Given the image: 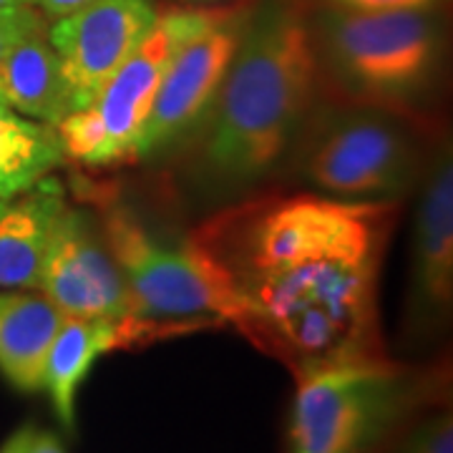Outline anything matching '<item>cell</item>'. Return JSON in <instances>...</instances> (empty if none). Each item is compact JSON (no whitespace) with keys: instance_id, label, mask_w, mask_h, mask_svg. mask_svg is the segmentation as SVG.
<instances>
[{"instance_id":"cell-1","label":"cell","mask_w":453,"mask_h":453,"mask_svg":"<svg viewBox=\"0 0 453 453\" xmlns=\"http://www.w3.org/2000/svg\"><path fill=\"white\" fill-rule=\"evenodd\" d=\"M395 199L259 195L187 237L240 303L234 327L295 372L378 360V280Z\"/></svg>"},{"instance_id":"cell-2","label":"cell","mask_w":453,"mask_h":453,"mask_svg":"<svg viewBox=\"0 0 453 453\" xmlns=\"http://www.w3.org/2000/svg\"><path fill=\"white\" fill-rule=\"evenodd\" d=\"M318 81L320 65L303 8L292 0L250 8L217 96L181 139L192 177L217 195L270 177L312 111Z\"/></svg>"},{"instance_id":"cell-3","label":"cell","mask_w":453,"mask_h":453,"mask_svg":"<svg viewBox=\"0 0 453 453\" xmlns=\"http://www.w3.org/2000/svg\"><path fill=\"white\" fill-rule=\"evenodd\" d=\"M320 73L356 104L411 106L436 83L443 26L434 11H327L308 20Z\"/></svg>"},{"instance_id":"cell-4","label":"cell","mask_w":453,"mask_h":453,"mask_svg":"<svg viewBox=\"0 0 453 453\" xmlns=\"http://www.w3.org/2000/svg\"><path fill=\"white\" fill-rule=\"evenodd\" d=\"M232 8H166L154 28L98 91V96L56 127L68 159L116 166L134 159V144L174 56L196 35L222 23Z\"/></svg>"},{"instance_id":"cell-5","label":"cell","mask_w":453,"mask_h":453,"mask_svg":"<svg viewBox=\"0 0 453 453\" xmlns=\"http://www.w3.org/2000/svg\"><path fill=\"white\" fill-rule=\"evenodd\" d=\"M292 149L300 177L340 199H393L421 174L418 146L403 124L363 104L310 111Z\"/></svg>"},{"instance_id":"cell-6","label":"cell","mask_w":453,"mask_h":453,"mask_svg":"<svg viewBox=\"0 0 453 453\" xmlns=\"http://www.w3.org/2000/svg\"><path fill=\"white\" fill-rule=\"evenodd\" d=\"M98 226L127 280L136 320L217 315L234 325L240 315L234 292L189 240L179 247L159 242L124 204H109Z\"/></svg>"},{"instance_id":"cell-7","label":"cell","mask_w":453,"mask_h":453,"mask_svg":"<svg viewBox=\"0 0 453 453\" xmlns=\"http://www.w3.org/2000/svg\"><path fill=\"white\" fill-rule=\"evenodd\" d=\"M403 371L353 360L297 372L292 453H363L403 411Z\"/></svg>"},{"instance_id":"cell-8","label":"cell","mask_w":453,"mask_h":453,"mask_svg":"<svg viewBox=\"0 0 453 453\" xmlns=\"http://www.w3.org/2000/svg\"><path fill=\"white\" fill-rule=\"evenodd\" d=\"M38 292L49 297L64 318L136 320L134 300L98 219L68 204L56 225Z\"/></svg>"},{"instance_id":"cell-9","label":"cell","mask_w":453,"mask_h":453,"mask_svg":"<svg viewBox=\"0 0 453 453\" xmlns=\"http://www.w3.org/2000/svg\"><path fill=\"white\" fill-rule=\"evenodd\" d=\"M247 13L250 5H237L222 23L196 35L174 56L146 113L131 162L159 157L195 129L219 91L240 43Z\"/></svg>"},{"instance_id":"cell-10","label":"cell","mask_w":453,"mask_h":453,"mask_svg":"<svg viewBox=\"0 0 453 453\" xmlns=\"http://www.w3.org/2000/svg\"><path fill=\"white\" fill-rule=\"evenodd\" d=\"M151 0H96L49 23V43L64 68L71 109H86L157 23ZM71 111V113H73Z\"/></svg>"},{"instance_id":"cell-11","label":"cell","mask_w":453,"mask_h":453,"mask_svg":"<svg viewBox=\"0 0 453 453\" xmlns=\"http://www.w3.org/2000/svg\"><path fill=\"white\" fill-rule=\"evenodd\" d=\"M65 207V184L53 174L20 195L0 199V290H38Z\"/></svg>"},{"instance_id":"cell-12","label":"cell","mask_w":453,"mask_h":453,"mask_svg":"<svg viewBox=\"0 0 453 453\" xmlns=\"http://www.w3.org/2000/svg\"><path fill=\"white\" fill-rule=\"evenodd\" d=\"M149 330H154V323L146 320L64 318L46 357L43 390L65 434L76 431V398L98 357L142 340Z\"/></svg>"},{"instance_id":"cell-13","label":"cell","mask_w":453,"mask_h":453,"mask_svg":"<svg viewBox=\"0 0 453 453\" xmlns=\"http://www.w3.org/2000/svg\"><path fill=\"white\" fill-rule=\"evenodd\" d=\"M413 288L418 308L428 315H449L453 300V162L441 149L426 179L413 244Z\"/></svg>"},{"instance_id":"cell-14","label":"cell","mask_w":453,"mask_h":453,"mask_svg":"<svg viewBox=\"0 0 453 453\" xmlns=\"http://www.w3.org/2000/svg\"><path fill=\"white\" fill-rule=\"evenodd\" d=\"M61 310L38 290H0V375L20 393L43 390L50 342Z\"/></svg>"},{"instance_id":"cell-15","label":"cell","mask_w":453,"mask_h":453,"mask_svg":"<svg viewBox=\"0 0 453 453\" xmlns=\"http://www.w3.org/2000/svg\"><path fill=\"white\" fill-rule=\"evenodd\" d=\"M0 98L33 121L58 127L71 116V94L64 68L46 33L31 35L0 61Z\"/></svg>"},{"instance_id":"cell-16","label":"cell","mask_w":453,"mask_h":453,"mask_svg":"<svg viewBox=\"0 0 453 453\" xmlns=\"http://www.w3.org/2000/svg\"><path fill=\"white\" fill-rule=\"evenodd\" d=\"M68 162L61 134L0 98V199L16 196Z\"/></svg>"},{"instance_id":"cell-17","label":"cell","mask_w":453,"mask_h":453,"mask_svg":"<svg viewBox=\"0 0 453 453\" xmlns=\"http://www.w3.org/2000/svg\"><path fill=\"white\" fill-rule=\"evenodd\" d=\"M49 31V18L33 5H0V61L20 41Z\"/></svg>"},{"instance_id":"cell-18","label":"cell","mask_w":453,"mask_h":453,"mask_svg":"<svg viewBox=\"0 0 453 453\" xmlns=\"http://www.w3.org/2000/svg\"><path fill=\"white\" fill-rule=\"evenodd\" d=\"M398 453H453L451 413H438L413 428Z\"/></svg>"},{"instance_id":"cell-19","label":"cell","mask_w":453,"mask_h":453,"mask_svg":"<svg viewBox=\"0 0 453 453\" xmlns=\"http://www.w3.org/2000/svg\"><path fill=\"white\" fill-rule=\"evenodd\" d=\"M327 11L388 13V11H436L441 0H318Z\"/></svg>"},{"instance_id":"cell-20","label":"cell","mask_w":453,"mask_h":453,"mask_svg":"<svg viewBox=\"0 0 453 453\" xmlns=\"http://www.w3.org/2000/svg\"><path fill=\"white\" fill-rule=\"evenodd\" d=\"M26 3L38 8L49 20H58V18L71 16V13L81 11V8L96 3V0H26Z\"/></svg>"},{"instance_id":"cell-21","label":"cell","mask_w":453,"mask_h":453,"mask_svg":"<svg viewBox=\"0 0 453 453\" xmlns=\"http://www.w3.org/2000/svg\"><path fill=\"white\" fill-rule=\"evenodd\" d=\"M33 426H23L13 431L11 436L3 441L0 446V453H31V438H33Z\"/></svg>"},{"instance_id":"cell-22","label":"cell","mask_w":453,"mask_h":453,"mask_svg":"<svg viewBox=\"0 0 453 453\" xmlns=\"http://www.w3.org/2000/svg\"><path fill=\"white\" fill-rule=\"evenodd\" d=\"M31 453H65L61 438L50 431H33Z\"/></svg>"},{"instance_id":"cell-23","label":"cell","mask_w":453,"mask_h":453,"mask_svg":"<svg viewBox=\"0 0 453 453\" xmlns=\"http://www.w3.org/2000/svg\"><path fill=\"white\" fill-rule=\"evenodd\" d=\"M0 5H28L26 0H0Z\"/></svg>"},{"instance_id":"cell-24","label":"cell","mask_w":453,"mask_h":453,"mask_svg":"<svg viewBox=\"0 0 453 453\" xmlns=\"http://www.w3.org/2000/svg\"><path fill=\"white\" fill-rule=\"evenodd\" d=\"M189 3H211V0H189Z\"/></svg>"}]
</instances>
